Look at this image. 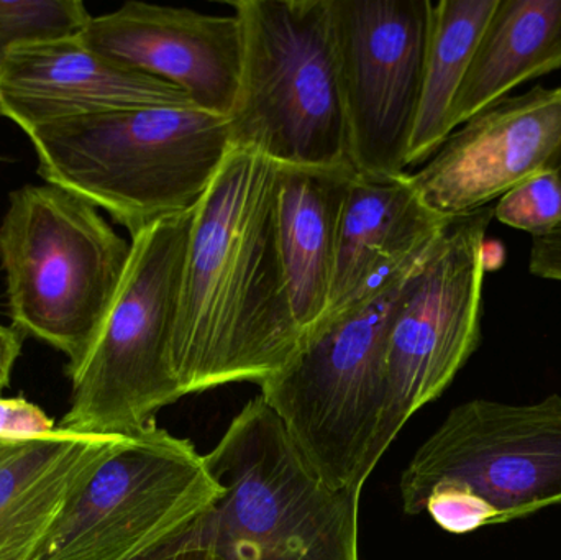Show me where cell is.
<instances>
[{
    "instance_id": "obj_20",
    "label": "cell",
    "mask_w": 561,
    "mask_h": 560,
    "mask_svg": "<svg viewBox=\"0 0 561 560\" xmlns=\"http://www.w3.org/2000/svg\"><path fill=\"white\" fill-rule=\"evenodd\" d=\"M91 16L81 0H0V66L16 46L78 35Z\"/></svg>"
},
{
    "instance_id": "obj_13",
    "label": "cell",
    "mask_w": 561,
    "mask_h": 560,
    "mask_svg": "<svg viewBox=\"0 0 561 560\" xmlns=\"http://www.w3.org/2000/svg\"><path fill=\"white\" fill-rule=\"evenodd\" d=\"M79 38L118 65L176 85L201 111L220 117L232 112L242 68L236 15L130 0L91 16Z\"/></svg>"
},
{
    "instance_id": "obj_11",
    "label": "cell",
    "mask_w": 561,
    "mask_h": 560,
    "mask_svg": "<svg viewBox=\"0 0 561 560\" xmlns=\"http://www.w3.org/2000/svg\"><path fill=\"white\" fill-rule=\"evenodd\" d=\"M356 176L408 173L431 35V0H330Z\"/></svg>"
},
{
    "instance_id": "obj_27",
    "label": "cell",
    "mask_w": 561,
    "mask_h": 560,
    "mask_svg": "<svg viewBox=\"0 0 561 560\" xmlns=\"http://www.w3.org/2000/svg\"><path fill=\"white\" fill-rule=\"evenodd\" d=\"M0 443H2V441H0Z\"/></svg>"
},
{
    "instance_id": "obj_18",
    "label": "cell",
    "mask_w": 561,
    "mask_h": 560,
    "mask_svg": "<svg viewBox=\"0 0 561 560\" xmlns=\"http://www.w3.org/2000/svg\"><path fill=\"white\" fill-rule=\"evenodd\" d=\"M561 69V0H497L451 105V134L530 79Z\"/></svg>"
},
{
    "instance_id": "obj_2",
    "label": "cell",
    "mask_w": 561,
    "mask_h": 560,
    "mask_svg": "<svg viewBox=\"0 0 561 560\" xmlns=\"http://www.w3.org/2000/svg\"><path fill=\"white\" fill-rule=\"evenodd\" d=\"M38 174L111 214L131 237L199 203L232 150L229 121L196 107H145L28 134Z\"/></svg>"
},
{
    "instance_id": "obj_21",
    "label": "cell",
    "mask_w": 561,
    "mask_h": 560,
    "mask_svg": "<svg viewBox=\"0 0 561 560\" xmlns=\"http://www.w3.org/2000/svg\"><path fill=\"white\" fill-rule=\"evenodd\" d=\"M494 219L533 237L546 236L561 226V178L540 171L501 197Z\"/></svg>"
},
{
    "instance_id": "obj_16",
    "label": "cell",
    "mask_w": 561,
    "mask_h": 560,
    "mask_svg": "<svg viewBox=\"0 0 561 560\" xmlns=\"http://www.w3.org/2000/svg\"><path fill=\"white\" fill-rule=\"evenodd\" d=\"M51 436L0 443V560H35L69 496L124 441Z\"/></svg>"
},
{
    "instance_id": "obj_6",
    "label": "cell",
    "mask_w": 561,
    "mask_h": 560,
    "mask_svg": "<svg viewBox=\"0 0 561 560\" xmlns=\"http://www.w3.org/2000/svg\"><path fill=\"white\" fill-rule=\"evenodd\" d=\"M98 209L55 184H26L0 222L13 328L65 354L68 375L91 351L130 259L131 243Z\"/></svg>"
},
{
    "instance_id": "obj_3",
    "label": "cell",
    "mask_w": 561,
    "mask_h": 560,
    "mask_svg": "<svg viewBox=\"0 0 561 560\" xmlns=\"http://www.w3.org/2000/svg\"><path fill=\"white\" fill-rule=\"evenodd\" d=\"M405 515L470 535L561 506V395L458 404L399 480Z\"/></svg>"
},
{
    "instance_id": "obj_24",
    "label": "cell",
    "mask_w": 561,
    "mask_h": 560,
    "mask_svg": "<svg viewBox=\"0 0 561 560\" xmlns=\"http://www.w3.org/2000/svg\"><path fill=\"white\" fill-rule=\"evenodd\" d=\"M529 272L536 278L561 283V226L546 236L533 237Z\"/></svg>"
},
{
    "instance_id": "obj_12",
    "label": "cell",
    "mask_w": 561,
    "mask_h": 560,
    "mask_svg": "<svg viewBox=\"0 0 561 560\" xmlns=\"http://www.w3.org/2000/svg\"><path fill=\"white\" fill-rule=\"evenodd\" d=\"M560 141L561 88L536 85L474 115L409 176L428 209L455 219L546 170Z\"/></svg>"
},
{
    "instance_id": "obj_5",
    "label": "cell",
    "mask_w": 561,
    "mask_h": 560,
    "mask_svg": "<svg viewBox=\"0 0 561 560\" xmlns=\"http://www.w3.org/2000/svg\"><path fill=\"white\" fill-rule=\"evenodd\" d=\"M229 5L242 32L232 147L279 167L352 168L330 0Z\"/></svg>"
},
{
    "instance_id": "obj_15",
    "label": "cell",
    "mask_w": 561,
    "mask_h": 560,
    "mask_svg": "<svg viewBox=\"0 0 561 560\" xmlns=\"http://www.w3.org/2000/svg\"><path fill=\"white\" fill-rule=\"evenodd\" d=\"M448 220L425 206L409 173L389 180L355 174L340 220L329 308L320 321L365 305L408 275Z\"/></svg>"
},
{
    "instance_id": "obj_8",
    "label": "cell",
    "mask_w": 561,
    "mask_h": 560,
    "mask_svg": "<svg viewBox=\"0 0 561 560\" xmlns=\"http://www.w3.org/2000/svg\"><path fill=\"white\" fill-rule=\"evenodd\" d=\"M414 268L365 305L313 325L290 361L260 385L300 453L335 489L362 492L373 473L388 397L389 325Z\"/></svg>"
},
{
    "instance_id": "obj_7",
    "label": "cell",
    "mask_w": 561,
    "mask_h": 560,
    "mask_svg": "<svg viewBox=\"0 0 561 560\" xmlns=\"http://www.w3.org/2000/svg\"><path fill=\"white\" fill-rule=\"evenodd\" d=\"M194 209L131 237L130 259L107 318L75 372L58 430L131 437L183 398L170 364Z\"/></svg>"
},
{
    "instance_id": "obj_17",
    "label": "cell",
    "mask_w": 561,
    "mask_h": 560,
    "mask_svg": "<svg viewBox=\"0 0 561 560\" xmlns=\"http://www.w3.org/2000/svg\"><path fill=\"white\" fill-rule=\"evenodd\" d=\"M352 168L279 167L276 230L290 308L302 338L329 308Z\"/></svg>"
},
{
    "instance_id": "obj_9",
    "label": "cell",
    "mask_w": 561,
    "mask_h": 560,
    "mask_svg": "<svg viewBox=\"0 0 561 560\" xmlns=\"http://www.w3.org/2000/svg\"><path fill=\"white\" fill-rule=\"evenodd\" d=\"M220 493L194 444L154 424L92 470L35 560H130L209 512Z\"/></svg>"
},
{
    "instance_id": "obj_4",
    "label": "cell",
    "mask_w": 561,
    "mask_h": 560,
    "mask_svg": "<svg viewBox=\"0 0 561 560\" xmlns=\"http://www.w3.org/2000/svg\"><path fill=\"white\" fill-rule=\"evenodd\" d=\"M204 460L216 560H359L362 492L327 483L260 395Z\"/></svg>"
},
{
    "instance_id": "obj_25",
    "label": "cell",
    "mask_w": 561,
    "mask_h": 560,
    "mask_svg": "<svg viewBox=\"0 0 561 560\" xmlns=\"http://www.w3.org/2000/svg\"><path fill=\"white\" fill-rule=\"evenodd\" d=\"M23 334L15 328L0 324V391L9 387L13 367L22 354Z\"/></svg>"
},
{
    "instance_id": "obj_23",
    "label": "cell",
    "mask_w": 561,
    "mask_h": 560,
    "mask_svg": "<svg viewBox=\"0 0 561 560\" xmlns=\"http://www.w3.org/2000/svg\"><path fill=\"white\" fill-rule=\"evenodd\" d=\"M55 421L25 398L0 397V441H28L51 436Z\"/></svg>"
},
{
    "instance_id": "obj_22",
    "label": "cell",
    "mask_w": 561,
    "mask_h": 560,
    "mask_svg": "<svg viewBox=\"0 0 561 560\" xmlns=\"http://www.w3.org/2000/svg\"><path fill=\"white\" fill-rule=\"evenodd\" d=\"M210 512L213 508L176 535L130 560H216Z\"/></svg>"
},
{
    "instance_id": "obj_10",
    "label": "cell",
    "mask_w": 561,
    "mask_h": 560,
    "mask_svg": "<svg viewBox=\"0 0 561 560\" xmlns=\"http://www.w3.org/2000/svg\"><path fill=\"white\" fill-rule=\"evenodd\" d=\"M493 219L486 207L448 220L405 282L389 325L388 397L369 459L373 470L405 423L444 395L480 347Z\"/></svg>"
},
{
    "instance_id": "obj_19",
    "label": "cell",
    "mask_w": 561,
    "mask_h": 560,
    "mask_svg": "<svg viewBox=\"0 0 561 560\" xmlns=\"http://www.w3.org/2000/svg\"><path fill=\"white\" fill-rule=\"evenodd\" d=\"M497 0H440L432 9L424 82L408 168L424 164L451 135V105Z\"/></svg>"
},
{
    "instance_id": "obj_14",
    "label": "cell",
    "mask_w": 561,
    "mask_h": 560,
    "mask_svg": "<svg viewBox=\"0 0 561 560\" xmlns=\"http://www.w3.org/2000/svg\"><path fill=\"white\" fill-rule=\"evenodd\" d=\"M145 107L194 105L176 85L88 48L79 33L16 46L0 66V115L26 135L45 125Z\"/></svg>"
},
{
    "instance_id": "obj_26",
    "label": "cell",
    "mask_w": 561,
    "mask_h": 560,
    "mask_svg": "<svg viewBox=\"0 0 561 560\" xmlns=\"http://www.w3.org/2000/svg\"><path fill=\"white\" fill-rule=\"evenodd\" d=\"M546 170L553 171V173L559 174V176L561 178V141L559 148H557L556 153H553V157L550 158L549 164H547Z\"/></svg>"
},
{
    "instance_id": "obj_1",
    "label": "cell",
    "mask_w": 561,
    "mask_h": 560,
    "mask_svg": "<svg viewBox=\"0 0 561 560\" xmlns=\"http://www.w3.org/2000/svg\"><path fill=\"white\" fill-rule=\"evenodd\" d=\"M278 171L232 147L194 207L170 345L183 398L230 384L260 387L302 341L280 262Z\"/></svg>"
}]
</instances>
